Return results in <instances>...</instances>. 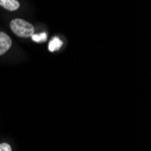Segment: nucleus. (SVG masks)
<instances>
[{"mask_svg":"<svg viewBox=\"0 0 151 151\" xmlns=\"http://www.w3.org/2000/svg\"><path fill=\"white\" fill-rule=\"evenodd\" d=\"M63 45V42L57 37H53L51 42L49 44V51L51 52H54V51H57L60 49V47L62 46Z\"/></svg>","mask_w":151,"mask_h":151,"instance_id":"nucleus-4","label":"nucleus"},{"mask_svg":"<svg viewBox=\"0 0 151 151\" xmlns=\"http://www.w3.org/2000/svg\"><path fill=\"white\" fill-rule=\"evenodd\" d=\"M12 45L11 38L3 32H0V55L6 52Z\"/></svg>","mask_w":151,"mask_h":151,"instance_id":"nucleus-2","label":"nucleus"},{"mask_svg":"<svg viewBox=\"0 0 151 151\" xmlns=\"http://www.w3.org/2000/svg\"><path fill=\"white\" fill-rule=\"evenodd\" d=\"M0 151H12V148L9 144L1 143L0 144Z\"/></svg>","mask_w":151,"mask_h":151,"instance_id":"nucleus-6","label":"nucleus"},{"mask_svg":"<svg viewBox=\"0 0 151 151\" xmlns=\"http://www.w3.org/2000/svg\"><path fill=\"white\" fill-rule=\"evenodd\" d=\"M0 6L8 11H16L19 8L20 4L17 0H0Z\"/></svg>","mask_w":151,"mask_h":151,"instance_id":"nucleus-3","label":"nucleus"},{"mask_svg":"<svg viewBox=\"0 0 151 151\" xmlns=\"http://www.w3.org/2000/svg\"><path fill=\"white\" fill-rule=\"evenodd\" d=\"M32 39L35 42H37V43H41V42H45L47 38V35L45 33H41L40 35H33L32 36Z\"/></svg>","mask_w":151,"mask_h":151,"instance_id":"nucleus-5","label":"nucleus"},{"mask_svg":"<svg viewBox=\"0 0 151 151\" xmlns=\"http://www.w3.org/2000/svg\"><path fill=\"white\" fill-rule=\"evenodd\" d=\"M10 27L14 34L24 38L31 37L35 33L34 26L30 23L19 18L12 20L10 22Z\"/></svg>","mask_w":151,"mask_h":151,"instance_id":"nucleus-1","label":"nucleus"}]
</instances>
